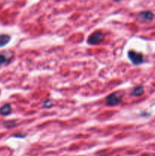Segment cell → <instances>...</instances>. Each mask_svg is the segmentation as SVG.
Returning a JSON list of instances; mask_svg holds the SVG:
<instances>
[{"label": "cell", "instance_id": "obj_1", "mask_svg": "<svg viewBox=\"0 0 155 156\" xmlns=\"http://www.w3.org/2000/svg\"><path fill=\"white\" fill-rule=\"evenodd\" d=\"M122 99V94L119 91L114 92L110 94V95L106 97V104L110 106H116L120 103Z\"/></svg>", "mask_w": 155, "mask_h": 156}, {"label": "cell", "instance_id": "obj_2", "mask_svg": "<svg viewBox=\"0 0 155 156\" xmlns=\"http://www.w3.org/2000/svg\"><path fill=\"white\" fill-rule=\"evenodd\" d=\"M128 57L134 65H140L144 62L142 54L134 50H130L128 52Z\"/></svg>", "mask_w": 155, "mask_h": 156}, {"label": "cell", "instance_id": "obj_3", "mask_svg": "<svg viewBox=\"0 0 155 156\" xmlns=\"http://www.w3.org/2000/svg\"><path fill=\"white\" fill-rule=\"evenodd\" d=\"M104 39V35L100 31H96L93 33L87 39V43L91 45H96L100 44Z\"/></svg>", "mask_w": 155, "mask_h": 156}, {"label": "cell", "instance_id": "obj_4", "mask_svg": "<svg viewBox=\"0 0 155 156\" xmlns=\"http://www.w3.org/2000/svg\"><path fill=\"white\" fill-rule=\"evenodd\" d=\"M154 18L153 13L151 12H142L138 15V19L141 21H151Z\"/></svg>", "mask_w": 155, "mask_h": 156}, {"label": "cell", "instance_id": "obj_5", "mask_svg": "<svg viewBox=\"0 0 155 156\" xmlns=\"http://www.w3.org/2000/svg\"><path fill=\"white\" fill-rule=\"evenodd\" d=\"M10 40V36L7 35V34H1L0 35V47H2L9 44Z\"/></svg>", "mask_w": 155, "mask_h": 156}, {"label": "cell", "instance_id": "obj_6", "mask_svg": "<svg viewBox=\"0 0 155 156\" xmlns=\"http://www.w3.org/2000/svg\"><path fill=\"white\" fill-rule=\"evenodd\" d=\"M12 111V107L9 104H5L0 108V114L2 116H6L9 115Z\"/></svg>", "mask_w": 155, "mask_h": 156}, {"label": "cell", "instance_id": "obj_7", "mask_svg": "<svg viewBox=\"0 0 155 156\" xmlns=\"http://www.w3.org/2000/svg\"><path fill=\"white\" fill-rule=\"evenodd\" d=\"M144 93V87L143 86H138L132 90V95L133 96H140Z\"/></svg>", "mask_w": 155, "mask_h": 156}, {"label": "cell", "instance_id": "obj_8", "mask_svg": "<svg viewBox=\"0 0 155 156\" xmlns=\"http://www.w3.org/2000/svg\"><path fill=\"white\" fill-rule=\"evenodd\" d=\"M9 60V58L8 57V56L5 53H0V66L3 65L5 63H7L8 60Z\"/></svg>", "mask_w": 155, "mask_h": 156}, {"label": "cell", "instance_id": "obj_9", "mask_svg": "<svg viewBox=\"0 0 155 156\" xmlns=\"http://www.w3.org/2000/svg\"><path fill=\"white\" fill-rule=\"evenodd\" d=\"M15 125V123L14 121H8V122L4 123V126H6L7 128H11V127H12Z\"/></svg>", "mask_w": 155, "mask_h": 156}, {"label": "cell", "instance_id": "obj_10", "mask_svg": "<svg viewBox=\"0 0 155 156\" xmlns=\"http://www.w3.org/2000/svg\"><path fill=\"white\" fill-rule=\"evenodd\" d=\"M142 156H151V155H147V154H145V155H143Z\"/></svg>", "mask_w": 155, "mask_h": 156}, {"label": "cell", "instance_id": "obj_11", "mask_svg": "<svg viewBox=\"0 0 155 156\" xmlns=\"http://www.w3.org/2000/svg\"><path fill=\"white\" fill-rule=\"evenodd\" d=\"M100 156H106V155H100Z\"/></svg>", "mask_w": 155, "mask_h": 156}]
</instances>
